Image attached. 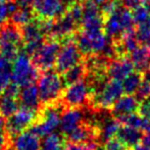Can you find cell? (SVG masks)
Wrapping results in <instances>:
<instances>
[{
  "label": "cell",
  "mask_w": 150,
  "mask_h": 150,
  "mask_svg": "<svg viewBox=\"0 0 150 150\" xmlns=\"http://www.w3.org/2000/svg\"><path fill=\"white\" fill-rule=\"evenodd\" d=\"M145 6H146L147 9H148L150 12V0H146V1H145Z\"/></svg>",
  "instance_id": "45"
},
{
  "label": "cell",
  "mask_w": 150,
  "mask_h": 150,
  "mask_svg": "<svg viewBox=\"0 0 150 150\" xmlns=\"http://www.w3.org/2000/svg\"><path fill=\"white\" fill-rule=\"evenodd\" d=\"M117 54L119 56H125L126 54H131L139 46V40L137 38L136 32L133 30L122 34V37L115 43Z\"/></svg>",
  "instance_id": "18"
},
{
  "label": "cell",
  "mask_w": 150,
  "mask_h": 150,
  "mask_svg": "<svg viewBox=\"0 0 150 150\" xmlns=\"http://www.w3.org/2000/svg\"><path fill=\"white\" fill-rule=\"evenodd\" d=\"M139 104H140V102H139L137 97L131 94H126L122 95L113 104V106L111 107V111L115 117H120L122 115H130V113H134L138 111Z\"/></svg>",
  "instance_id": "16"
},
{
  "label": "cell",
  "mask_w": 150,
  "mask_h": 150,
  "mask_svg": "<svg viewBox=\"0 0 150 150\" xmlns=\"http://www.w3.org/2000/svg\"><path fill=\"white\" fill-rule=\"evenodd\" d=\"M136 35L139 42H141L143 44L150 43V16L145 22L138 25Z\"/></svg>",
  "instance_id": "31"
},
{
  "label": "cell",
  "mask_w": 150,
  "mask_h": 150,
  "mask_svg": "<svg viewBox=\"0 0 150 150\" xmlns=\"http://www.w3.org/2000/svg\"><path fill=\"white\" fill-rule=\"evenodd\" d=\"M86 74V67L81 63L75 65V67H71L69 69H67V71L62 74V81L64 86H69L74 83L83 80L84 76Z\"/></svg>",
  "instance_id": "27"
},
{
  "label": "cell",
  "mask_w": 150,
  "mask_h": 150,
  "mask_svg": "<svg viewBox=\"0 0 150 150\" xmlns=\"http://www.w3.org/2000/svg\"><path fill=\"white\" fill-rule=\"evenodd\" d=\"M83 112L78 107H71L61 115L60 131L63 136H69L74 130L81 125L83 120Z\"/></svg>",
  "instance_id": "15"
},
{
  "label": "cell",
  "mask_w": 150,
  "mask_h": 150,
  "mask_svg": "<svg viewBox=\"0 0 150 150\" xmlns=\"http://www.w3.org/2000/svg\"><path fill=\"white\" fill-rule=\"evenodd\" d=\"M134 24L130 8L120 6L115 12L105 16L103 30L108 38L117 40L122 37V34L133 30Z\"/></svg>",
  "instance_id": "1"
},
{
  "label": "cell",
  "mask_w": 150,
  "mask_h": 150,
  "mask_svg": "<svg viewBox=\"0 0 150 150\" xmlns=\"http://www.w3.org/2000/svg\"><path fill=\"white\" fill-rule=\"evenodd\" d=\"M120 126L122 124L117 119H108L103 122L102 127L99 131H100L101 138L104 142L110 140V139L115 138L117 135Z\"/></svg>",
  "instance_id": "28"
},
{
  "label": "cell",
  "mask_w": 150,
  "mask_h": 150,
  "mask_svg": "<svg viewBox=\"0 0 150 150\" xmlns=\"http://www.w3.org/2000/svg\"><path fill=\"white\" fill-rule=\"evenodd\" d=\"M18 7V3H16L13 1L5 2L0 6V30H1L2 26L7 20L9 16H11Z\"/></svg>",
  "instance_id": "32"
},
{
  "label": "cell",
  "mask_w": 150,
  "mask_h": 150,
  "mask_svg": "<svg viewBox=\"0 0 150 150\" xmlns=\"http://www.w3.org/2000/svg\"><path fill=\"white\" fill-rule=\"evenodd\" d=\"M131 150H150V146L144 144L143 142H140L139 144H137L136 146L132 147V149Z\"/></svg>",
  "instance_id": "40"
},
{
  "label": "cell",
  "mask_w": 150,
  "mask_h": 150,
  "mask_svg": "<svg viewBox=\"0 0 150 150\" xmlns=\"http://www.w3.org/2000/svg\"><path fill=\"white\" fill-rule=\"evenodd\" d=\"M90 87L87 82L81 81L67 86L62 92L63 102L69 107H79L84 105L90 97Z\"/></svg>",
  "instance_id": "11"
},
{
  "label": "cell",
  "mask_w": 150,
  "mask_h": 150,
  "mask_svg": "<svg viewBox=\"0 0 150 150\" xmlns=\"http://www.w3.org/2000/svg\"><path fill=\"white\" fill-rule=\"evenodd\" d=\"M64 142L60 135L52 134L47 135L44 138L43 142H41V149L40 150H63L64 149Z\"/></svg>",
  "instance_id": "30"
},
{
  "label": "cell",
  "mask_w": 150,
  "mask_h": 150,
  "mask_svg": "<svg viewBox=\"0 0 150 150\" xmlns=\"http://www.w3.org/2000/svg\"><path fill=\"white\" fill-rule=\"evenodd\" d=\"M63 1H64V3L67 4V5L71 6V5H73V4L79 3V2H81L82 0H63Z\"/></svg>",
  "instance_id": "42"
},
{
  "label": "cell",
  "mask_w": 150,
  "mask_h": 150,
  "mask_svg": "<svg viewBox=\"0 0 150 150\" xmlns=\"http://www.w3.org/2000/svg\"><path fill=\"white\" fill-rule=\"evenodd\" d=\"M60 49V45L57 40L53 39L44 42L39 49L33 54V62L38 69L49 71L55 65L56 58Z\"/></svg>",
  "instance_id": "8"
},
{
  "label": "cell",
  "mask_w": 150,
  "mask_h": 150,
  "mask_svg": "<svg viewBox=\"0 0 150 150\" xmlns=\"http://www.w3.org/2000/svg\"><path fill=\"white\" fill-rule=\"evenodd\" d=\"M98 89L93 90L92 94L93 104L97 108H111L125 93L122 81L119 80L110 79L109 81L102 83V85L98 84Z\"/></svg>",
  "instance_id": "5"
},
{
  "label": "cell",
  "mask_w": 150,
  "mask_h": 150,
  "mask_svg": "<svg viewBox=\"0 0 150 150\" xmlns=\"http://www.w3.org/2000/svg\"><path fill=\"white\" fill-rule=\"evenodd\" d=\"M97 149L96 143L93 142L87 144H77V143H69L64 146L63 150H95Z\"/></svg>",
  "instance_id": "35"
},
{
  "label": "cell",
  "mask_w": 150,
  "mask_h": 150,
  "mask_svg": "<svg viewBox=\"0 0 150 150\" xmlns=\"http://www.w3.org/2000/svg\"><path fill=\"white\" fill-rule=\"evenodd\" d=\"M63 0H36L33 3V11L41 20H57L65 12Z\"/></svg>",
  "instance_id": "12"
},
{
  "label": "cell",
  "mask_w": 150,
  "mask_h": 150,
  "mask_svg": "<svg viewBox=\"0 0 150 150\" xmlns=\"http://www.w3.org/2000/svg\"><path fill=\"white\" fill-rule=\"evenodd\" d=\"M133 20H134V23L137 25L141 24V23L145 22L147 18L150 16V12L149 10L147 9V7L143 4L141 5H138L136 7L133 8Z\"/></svg>",
  "instance_id": "33"
},
{
  "label": "cell",
  "mask_w": 150,
  "mask_h": 150,
  "mask_svg": "<svg viewBox=\"0 0 150 150\" xmlns=\"http://www.w3.org/2000/svg\"><path fill=\"white\" fill-rule=\"evenodd\" d=\"M138 113L142 117L150 122V98L144 99L140 102L138 108Z\"/></svg>",
  "instance_id": "36"
},
{
  "label": "cell",
  "mask_w": 150,
  "mask_h": 150,
  "mask_svg": "<svg viewBox=\"0 0 150 150\" xmlns=\"http://www.w3.org/2000/svg\"><path fill=\"white\" fill-rule=\"evenodd\" d=\"M7 131L5 128H0V149H3L7 146Z\"/></svg>",
  "instance_id": "38"
},
{
  "label": "cell",
  "mask_w": 150,
  "mask_h": 150,
  "mask_svg": "<svg viewBox=\"0 0 150 150\" xmlns=\"http://www.w3.org/2000/svg\"><path fill=\"white\" fill-rule=\"evenodd\" d=\"M38 77L39 69L34 64L30 55L26 52H20L12 63L11 82L24 88L35 83Z\"/></svg>",
  "instance_id": "2"
},
{
  "label": "cell",
  "mask_w": 150,
  "mask_h": 150,
  "mask_svg": "<svg viewBox=\"0 0 150 150\" xmlns=\"http://www.w3.org/2000/svg\"><path fill=\"white\" fill-rule=\"evenodd\" d=\"M79 23L75 20L67 12H64L63 16L56 20L53 23V27L51 30V37L53 39H67L74 34L77 29Z\"/></svg>",
  "instance_id": "13"
},
{
  "label": "cell",
  "mask_w": 150,
  "mask_h": 150,
  "mask_svg": "<svg viewBox=\"0 0 150 150\" xmlns=\"http://www.w3.org/2000/svg\"><path fill=\"white\" fill-rule=\"evenodd\" d=\"M33 20V11L29 8V5H20L11 14V21L14 26L24 27Z\"/></svg>",
  "instance_id": "26"
},
{
  "label": "cell",
  "mask_w": 150,
  "mask_h": 150,
  "mask_svg": "<svg viewBox=\"0 0 150 150\" xmlns=\"http://www.w3.org/2000/svg\"><path fill=\"white\" fill-rule=\"evenodd\" d=\"M146 0H122V3L126 5V7L128 8H134L138 5L145 3Z\"/></svg>",
  "instance_id": "39"
},
{
  "label": "cell",
  "mask_w": 150,
  "mask_h": 150,
  "mask_svg": "<svg viewBox=\"0 0 150 150\" xmlns=\"http://www.w3.org/2000/svg\"><path fill=\"white\" fill-rule=\"evenodd\" d=\"M145 131H146V135H147V136L150 137V124L148 125V127H147V129Z\"/></svg>",
  "instance_id": "46"
},
{
  "label": "cell",
  "mask_w": 150,
  "mask_h": 150,
  "mask_svg": "<svg viewBox=\"0 0 150 150\" xmlns=\"http://www.w3.org/2000/svg\"><path fill=\"white\" fill-rule=\"evenodd\" d=\"M23 44L22 33L14 25L4 26L0 30V55L13 61Z\"/></svg>",
  "instance_id": "6"
},
{
  "label": "cell",
  "mask_w": 150,
  "mask_h": 150,
  "mask_svg": "<svg viewBox=\"0 0 150 150\" xmlns=\"http://www.w3.org/2000/svg\"><path fill=\"white\" fill-rule=\"evenodd\" d=\"M36 0H18V4L20 5H29L31 3H34Z\"/></svg>",
  "instance_id": "41"
},
{
  "label": "cell",
  "mask_w": 150,
  "mask_h": 150,
  "mask_svg": "<svg viewBox=\"0 0 150 150\" xmlns=\"http://www.w3.org/2000/svg\"><path fill=\"white\" fill-rule=\"evenodd\" d=\"M120 120V122L122 126H129L133 127V128H136L138 130H146L148 125L150 124L149 120L141 117L139 113H130V115H122L120 117H117Z\"/></svg>",
  "instance_id": "25"
},
{
  "label": "cell",
  "mask_w": 150,
  "mask_h": 150,
  "mask_svg": "<svg viewBox=\"0 0 150 150\" xmlns=\"http://www.w3.org/2000/svg\"><path fill=\"white\" fill-rule=\"evenodd\" d=\"M100 134V131L90 127L89 125H80L76 130H74L69 135V143H77V144H87L93 142V139Z\"/></svg>",
  "instance_id": "19"
},
{
  "label": "cell",
  "mask_w": 150,
  "mask_h": 150,
  "mask_svg": "<svg viewBox=\"0 0 150 150\" xmlns=\"http://www.w3.org/2000/svg\"><path fill=\"white\" fill-rule=\"evenodd\" d=\"M92 2H94L96 5H98V6H102V5H104L105 3H106L108 0H91Z\"/></svg>",
  "instance_id": "43"
},
{
  "label": "cell",
  "mask_w": 150,
  "mask_h": 150,
  "mask_svg": "<svg viewBox=\"0 0 150 150\" xmlns=\"http://www.w3.org/2000/svg\"><path fill=\"white\" fill-rule=\"evenodd\" d=\"M20 107L21 104L18 97L9 96L6 94H2L0 96V115H3L5 119L16 113Z\"/></svg>",
  "instance_id": "23"
},
{
  "label": "cell",
  "mask_w": 150,
  "mask_h": 150,
  "mask_svg": "<svg viewBox=\"0 0 150 150\" xmlns=\"http://www.w3.org/2000/svg\"><path fill=\"white\" fill-rule=\"evenodd\" d=\"M37 120V110L21 106L16 113L7 117L5 122V130L10 136H16L20 133L29 130Z\"/></svg>",
  "instance_id": "7"
},
{
  "label": "cell",
  "mask_w": 150,
  "mask_h": 150,
  "mask_svg": "<svg viewBox=\"0 0 150 150\" xmlns=\"http://www.w3.org/2000/svg\"><path fill=\"white\" fill-rule=\"evenodd\" d=\"M81 51L77 46V43L71 39H69L62 47H60L56 58V71L63 74L71 67L81 63Z\"/></svg>",
  "instance_id": "9"
},
{
  "label": "cell",
  "mask_w": 150,
  "mask_h": 150,
  "mask_svg": "<svg viewBox=\"0 0 150 150\" xmlns=\"http://www.w3.org/2000/svg\"><path fill=\"white\" fill-rule=\"evenodd\" d=\"M117 138H119V140L124 144L125 147L132 148L141 142L143 136L138 129L129 126H122L117 132Z\"/></svg>",
  "instance_id": "22"
},
{
  "label": "cell",
  "mask_w": 150,
  "mask_h": 150,
  "mask_svg": "<svg viewBox=\"0 0 150 150\" xmlns=\"http://www.w3.org/2000/svg\"><path fill=\"white\" fill-rule=\"evenodd\" d=\"M5 0H0V6H1L2 5V4H3V3H5Z\"/></svg>",
  "instance_id": "47"
},
{
  "label": "cell",
  "mask_w": 150,
  "mask_h": 150,
  "mask_svg": "<svg viewBox=\"0 0 150 150\" xmlns=\"http://www.w3.org/2000/svg\"><path fill=\"white\" fill-rule=\"evenodd\" d=\"M95 150H97V149H95Z\"/></svg>",
  "instance_id": "48"
},
{
  "label": "cell",
  "mask_w": 150,
  "mask_h": 150,
  "mask_svg": "<svg viewBox=\"0 0 150 150\" xmlns=\"http://www.w3.org/2000/svg\"><path fill=\"white\" fill-rule=\"evenodd\" d=\"M11 61L0 55V96L11 83Z\"/></svg>",
  "instance_id": "24"
},
{
  "label": "cell",
  "mask_w": 150,
  "mask_h": 150,
  "mask_svg": "<svg viewBox=\"0 0 150 150\" xmlns=\"http://www.w3.org/2000/svg\"><path fill=\"white\" fill-rule=\"evenodd\" d=\"M145 80H147V81L150 83V69L148 71H145Z\"/></svg>",
  "instance_id": "44"
},
{
  "label": "cell",
  "mask_w": 150,
  "mask_h": 150,
  "mask_svg": "<svg viewBox=\"0 0 150 150\" xmlns=\"http://www.w3.org/2000/svg\"><path fill=\"white\" fill-rule=\"evenodd\" d=\"M0 150H1V149H0Z\"/></svg>",
  "instance_id": "49"
},
{
  "label": "cell",
  "mask_w": 150,
  "mask_h": 150,
  "mask_svg": "<svg viewBox=\"0 0 150 150\" xmlns=\"http://www.w3.org/2000/svg\"><path fill=\"white\" fill-rule=\"evenodd\" d=\"M18 100H20V104L22 107H26V108L37 110L40 103L38 88L34 84L24 87L23 90L20 92Z\"/></svg>",
  "instance_id": "21"
},
{
  "label": "cell",
  "mask_w": 150,
  "mask_h": 150,
  "mask_svg": "<svg viewBox=\"0 0 150 150\" xmlns=\"http://www.w3.org/2000/svg\"><path fill=\"white\" fill-rule=\"evenodd\" d=\"M126 147L124 146L119 138H112L110 140L106 141L104 145V150H125Z\"/></svg>",
  "instance_id": "37"
},
{
  "label": "cell",
  "mask_w": 150,
  "mask_h": 150,
  "mask_svg": "<svg viewBox=\"0 0 150 150\" xmlns=\"http://www.w3.org/2000/svg\"><path fill=\"white\" fill-rule=\"evenodd\" d=\"M44 33L41 26V22L29 23L23 27L22 37L23 44L25 45V52L29 55H33L39 47L44 43Z\"/></svg>",
  "instance_id": "10"
},
{
  "label": "cell",
  "mask_w": 150,
  "mask_h": 150,
  "mask_svg": "<svg viewBox=\"0 0 150 150\" xmlns=\"http://www.w3.org/2000/svg\"><path fill=\"white\" fill-rule=\"evenodd\" d=\"M142 75L140 71H133L132 74L125 78L122 81V89L126 94L134 95L136 94L137 90H138L140 84L142 83Z\"/></svg>",
  "instance_id": "29"
},
{
  "label": "cell",
  "mask_w": 150,
  "mask_h": 150,
  "mask_svg": "<svg viewBox=\"0 0 150 150\" xmlns=\"http://www.w3.org/2000/svg\"><path fill=\"white\" fill-rule=\"evenodd\" d=\"M62 106L56 104V102L47 104L42 110L36 122L29 130L39 137H45L50 135L59 127Z\"/></svg>",
  "instance_id": "3"
},
{
  "label": "cell",
  "mask_w": 150,
  "mask_h": 150,
  "mask_svg": "<svg viewBox=\"0 0 150 150\" xmlns=\"http://www.w3.org/2000/svg\"><path fill=\"white\" fill-rule=\"evenodd\" d=\"M62 78L58 75L57 71H46L38 83V91H39L40 101L45 105L56 102L63 92Z\"/></svg>",
  "instance_id": "4"
},
{
  "label": "cell",
  "mask_w": 150,
  "mask_h": 150,
  "mask_svg": "<svg viewBox=\"0 0 150 150\" xmlns=\"http://www.w3.org/2000/svg\"><path fill=\"white\" fill-rule=\"evenodd\" d=\"M133 71H135L134 63L126 56H120L117 59L112 60L106 69L107 76L110 79L119 80V81H122Z\"/></svg>",
  "instance_id": "14"
},
{
  "label": "cell",
  "mask_w": 150,
  "mask_h": 150,
  "mask_svg": "<svg viewBox=\"0 0 150 150\" xmlns=\"http://www.w3.org/2000/svg\"><path fill=\"white\" fill-rule=\"evenodd\" d=\"M13 146L14 150H40L41 149L40 137L31 132L30 130L24 131L16 136Z\"/></svg>",
  "instance_id": "17"
},
{
  "label": "cell",
  "mask_w": 150,
  "mask_h": 150,
  "mask_svg": "<svg viewBox=\"0 0 150 150\" xmlns=\"http://www.w3.org/2000/svg\"><path fill=\"white\" fill-rule=\"evenodd\" d=\"M136 94L137 98H140L142 100L150 98V83L147 80H143L142 83L139 86L138 90H137Z\"/></svg>",
  "instance_id": "34"
},
{
  "label": "cell",
  "mask_w": 150,
  "mask_h": 150,
  "mask_svg": "<svg viewBox=\"0 0 150 150\" xmlns=\"http://www.w3.org/2000/svg\"><path fill=\"white\" fill-rule=\"evenodd\" d=\"M131 60L134 63L135 69L140 73H145L150 69V46L142 44L138 46L131 53Z\"/></svg>",
  "instance_id": "20"
}]
</instances>
